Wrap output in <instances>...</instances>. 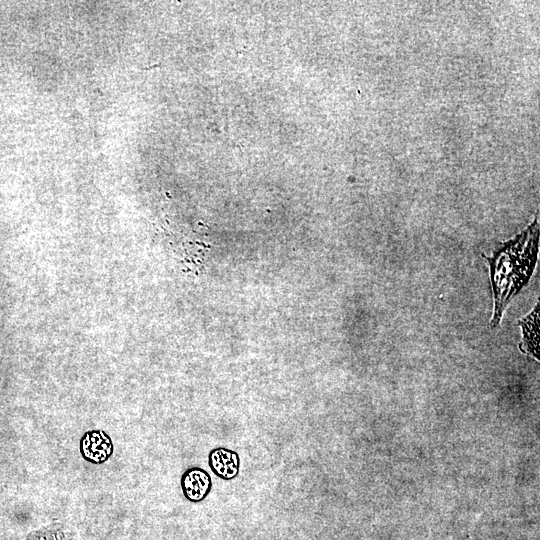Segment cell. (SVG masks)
<instances>
[{
	"instance_id": "obj_5",
	"label": "cell",
	"mask_w": 540,
	"mask_h": 540,
	"mask_svg": "<svg viewBox=\"0 0 540 540\" xmlns=\"http://www.w3.org/2000/svg\"><path fill=\"white\" fill-rule=\"evenodd\" d=\"M523 331V342L519 346L523 352L531 353L538 358L539 350V303L533 311L519 321Z\"/></svg>"
},
{
	"instance_id": "obj_2",
	"label": "cell",
	"mask_w": 540,
	"mask_h": 540,
	"mask_svg": "<svg viewBox=\"0 0 540 540\" xmlns=\"http://www.w3.org/2000/svg\"><path fill=\"white\" fill-rule=\"evenodd\" d=\"M79 452L82 458L94 465L106 463L114 453L111 437L103 430L86 431L79 441Z\"/></svg>"
},
{
	"instance_id": "obj_3",
	"label": "cell",
	"mask_w": 540,
	"mask_h": 540,
	"mask_svg": "<svg viewBox=\"0 0 540 540\" xmlns=\"http://www.w3.org/2000/svg\"><path fill=\"white\" fill-rule=\"evenodd\" d=\"M180 486L183 496L189 502L199 503L211 492L212 479L205 469L193 466L183 472Z\"/></svg>"
},
{
	"instance_id": "obj_1",
	"label": "cell",
	"mask_w": 540,
	"mask_h": 540,
	"mask_svg": "<svg viewBox=\"0 0 540 540\" xmlns=\"http://www.w3.org/2000/svg\"><path fill=\"white\" fill-rule=\"evenodd\" d=\"M538 241V223L534 222L516 238L502 244L492 257L484 256L490 266L494 298L491 327L498 326L510 300L528 283L537 260Z\"/></svg>"
},
{
	"instance_id": "obj_4",
	"label": "cell",
	"mask_w": 540,
	"mask_h": 540,
	"mask_svg": "<svg viewBox=\"0 0 540 540\" xmlns=\"http://www.w3.org/2000/svg\"><path fill=\"white\" fill-rule=\"evenodd\" d=\"M208 465L211 471L223 480L236 478L240 470L238 453L226 447H216L209 452Z\"/></svg>"
},
{
	"instance_id": "obj_6",
	"label": "cell",
	"mask_w": 540,
	"mask_h": 540,
	"mask_svg": "<svg viewBox=\"0 0 540 540\" xmlns=\"http://www.w3.org/2000/svg\"><path fill=\"white\" fill-rule=\"evenodd\" d=\"M26 540H77L75 535L61 524L44 527L28 535Z\"/></svg>"
}]
</instances>
